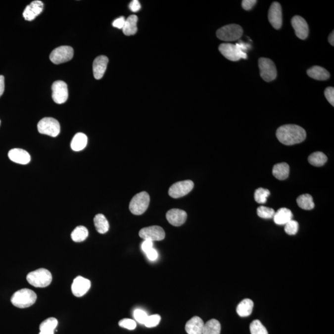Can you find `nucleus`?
Listing matches in <instances>:
<instances>
[{"mask_svg":"<svg viewBox=\"0 0 334 334\" xmlns=\"http://www.w3.org/2000/svg\"><path fill=\"white\" fill-rule=\"evenodd\" d=\"M276 136L280 142L286 145L296 144L305 140L306 133L301 126L286 125L277 129Z\"/></svg>","mask_w":334,"mask_h":334,"instance_id":"nucleus-1","label":"nucleus"},{"mask_svg":"<svg viewBox=\"0 0 334 334\" xmlns=\"http://www.w3.org/2000/svg\"><path fill=\"white\" fill-rule=\"evenodd\" d=\"M37 300V294L31 289L24 288L15 292L12 296L11 301L14 306L18 308H26L33 305Z\"/></svg>","mask_w":334,"mask_h":334,"instance_id":"nucleus-2","label":"nucleus"},{"mask_svg":"<svg viewBox=\"0 0 334 334\" xmlns=\"http://www.w3.org/2000/svg\"><path fill=\"white\" fill-rule=\"evenodd\" d=\"M27 281L32 286L37 288H44L51 283L52 276L48 270L39 269L30 272L27 276Z\"/></svg>","mask_w":334,"mask_h":334,"instance_id":"nucleus-3","label":"nucleus"},{"mask_svg":"<svg viewBox=\"0 0 334 334\" xmlns=\"http://www.w3.org/2000/svg\"><path fill=\"white\" fill-rule=\"evenodd\" d=\"M150 196L147 192H141L133 197L130 203V210L134 215H142L147 209Z\"/></svg>","mask_w":334,"mask_h":334,"instance_id":"nucleus-4","label":"nucleus"},{"mask_svg":"<svg viewBox=\"0 0 334 334\" xmlns=\"http://www.w3.org/2000/svg\"><path fill=\"white\" fill-rule=\"evenodd\" d=\"M242 35V27L238 24H229L221 27L217 31V36L221 41H237Z\"/></svg>","mask_w":334,"mask_h":334,"instance_id":"nucleus-5","label":"nucleus"},{"mask_svg":"<svg viewBox=\"0 0 334 334\" xmlns=\"http://www.w3.org/2000/svg\"><path fill=\"white\" fill-rule=\"evenodd\" d=\"M219 49L225 58L232 61H237L240 59H247V54L239 48V45L224 43L220 45Z\"/></svg>","mask_w":334,"mask_h":334,"instance_id":"nucleus-6","label":"nucleus"},{"mask_svg":"<svg viewBox=\"0 0 334 334\" xmlns=\"http://www.w3.org/2000/svg\"><path fill=\"white\" fill-rule=\"evenodd\" d=\"M39 132L42 135L56 137L60 133V125L56 119L47 117L42 119L37 125Z\"/></svg>","mask_w":334,"mask_h":334,"instance_id":"nucleus-7","label":"nucleus"},{"mask_svg":"<svg viewBox=\"0 0 334 334\" xmlns=\"http://www.w3.org/2000/svg\"><path fill=\"white\" fill-rule=\"evenodd\" d=\"M259 67L260 75L265 81L271 82L277 78L276 66L271 59L266 58H259Z\"/></svg>","mask_w":334,"mask_h":334,"instance_id":"nucleus-8","label":"nucleus"},{"mask_svg":"<svg viewBox=\"0 0 334 334\" xmlns=\"http://www.w3.org/2000/svg\"><path fill=\"white\" fill-rule=\"evenodd\" d=\"M74 50L69 46H61L51 51L49 59L52 63L56 64L65 63L73 58Z\"/></svg>","mask_w":334,"mask_h":334,"instance_id":"nucleus-9","label":"nucleus"},{"mask_svg":"<svg viewBox=\"0 0 334 334\" xmlns=\"http://www.w3.org/2000/svg\"><path fill=\"white\" fill-rule=\"evenodd\" d=\"M194 188V183L191 180H185L175 183L171 186L168 194L173 198H180L191 191Z\"/></svg>","mask_w":334,"mask_h":334,"instance_id":"nucleus-10","label":"nucleus"},{"mask_svg":"<svg viewBox=\"0 0 334 334\" xmlns=\"http://www.w3.org/2000/svg\"><path fill=\"white\" fill-rule=\"evenodd\" d=\"M139 235L143 240L150 241H161L165 239L164 230L159 226H150L143 228L139 233Z\"/></svg>","mask_w":334,"mask_h":334,"instance_id":"nucleus-11","label":"nucleus"},{"mask_svg":"<svg viewBox=\"0 0 334 334\" xmlns=\"http://www.w3.org/2000/svg\"><path fill=\"white\" fill-rule=\"evenodd\" d=\"M52 98L54 102L61 104L66 102L68 98V86L62 81L54 82L51 87Z\"/></svg>","mask_w":334,"mask_h":334,"instance_id":"nucleus-12","label":"nucleus"},{"mask_svg":"<svg viewBox=\"0 0 334 334\" xmlns=\"http://www.w3.org/2000/svg\"><path fill=\"white\" fill-rule=\"evenodd\" d=\"M268 18L270 23L274 29L281 28L282 25V11L281 4L274 2L269 10Z\"/></svg>","mask_w":334,"mask_h":334,"instance_id":"nucleus-13","label":"nucleus"},{"mask_svg":"<svg viewBox=\"0 0 334 334\" xmlns=\"http://www.w3.org/2000/svg\"><path fill=\"white\" fill-rule=\"evenodd\" d=\"M91 286V283L89 280L78 276L74 280L71 286V290L74 296L81 297L87 293Z\"/></svg>","mask_w":334,"mask_h":334,"instance_id":"nucleus-14","label":"nucleus"},{"mask_svg":"<svg viewBox=\"0 0 334 334\" xmlns=\"http://www.w3.org/2000/svg\"><path fill=\"white\" fill-rule=\"evenodd\" d=\"M291 25L295 31L297 37L302 40L306 39L308 37V25L303 17L299 16H294L291 19Z\"/></svg>","mask_w":334,"mask_h":334,"instance_id":"nucleus-15","label":"nucleus"},{"mask_svg":"<svg viewBox=\"0 0 334 334\" xmlns=\"http://www.w3.org/2000/svg\"><path fill=\"white\" fill-rule=\"evenodd\" d=\"M166 218L171 225L175 227H180L185 224L187 219V214L185 210L173 209L168 210L166 214Z\"/></svg>","mask_w":334,"mask_h":334,"instance_id":"nucleus-16","label":"nucleus"},{"mask_svg":"<svg viewBox=\"0 0 334 334\" xmlns=\"http://www.w3.org/2000/svg\"><path fill=\"white\" fill-rule=\"evenodd\" d=\"M44 3L36 0L27 6L23 12V16L26 21H31L43 11Z\"/></svg>","mask_w":334,"mask_h":334,"instance_id":"nucleus-17","label":"nucleus"},{"mask_svg":"<svg viewBox=\"0 0 334 334\" xmlns=\"http://www.w3.org/2000/svg\"><path fill=\"white\" fill-rule=\"evenodd\" d=\"M8 157L12 162L21 165L27 164L31 159L29 153L22 148H12L10 150Z\"/></svg>","mask_w":334,"mask_h":334,"instance_id":"nucleus-18","label":"nucleus"},{"mask_svg":"<svg viewBox=\"0 0 334 334\" xmlns=\"http://www.w3.org/2000/svg\"><path fill=\"white\" fill-rule=\"evenodd\" d=\"M108 63V58L105 56H99L94 59L93 63V73L94 78L100 79L105 73Z\"/></svg>","mask_w":334,"mask_h":334,"instance_id":"nucleus-19","label":"nucleus"},{"mask_svg":"<svg viewBox=\"0 0 334 334\" xmlns=\"http://www.w3.org/2000/svg\"><path fill=\"white\" fill-rule=\"evenodd\" d=\"M204 323L199 317H193L186 324L185 329L188 334H202Z\"/></svg>","mask_w":334,"mask_h":334,"instance_id":"nucleus-20","label":"nucleus"},{"mask_svg":"<svg viewBox=\"0 0 334 334\" xmlns=\"http://www.w3.org/2000/svg\"><path fill=\"white\" fill-rule=\"evenodd\" d=\"M293 218V214L290 210L287 208H281L275 212L274 221L277 225H285L290 221Z\"/></svg>","mask_w":334,"mask_h":334,"instance_id":"nucleus-21","label":"nucleus"},{"mask_svg":"<svg viewBox=\"0 0 334 334\" xmlns=\"http://www.w3.org/2000/svg\"><path fill=\"white\" fill-rule=\"evenodd\" d=\"M307 74L310 78L318 81H325L330 78V74L323 67L314 66L307 71Z\"/></svg>","mask_w":334,"mask_h":334,"instance_id":"nucleus-22","label":"nucleus"},{"mask_svg":"<svg viewBox=\"0 0 334 334\" xmlns=\"http://www.w3.org/2000/svg\"><path fill=\"white\" fill-rule=\"evenodd\" d=\"M138 17L136 15H131L126 19L125 25L123 27L124 34L127 36H133L138 31L137 23Z\"/></svg>","mask_w":334,"mask_h":334,"instance_id":"nucleus-23","label":"nucleus"},{"mask_svg":"<svg viewBox=\"0 0 334 334\" xmlns=\"http://www.w3.org/2000/svg\"><path fill=\"white\" fill-rule=\"evenodd\" d=\"M88 144V137L85 134L79 133L74 136L71 143L72 150L79 152L83 150Z\"/></svg>","mask_w":334,"mask_h":334,"instance_id":"nucleus-24","label":"nucleus"},{"mask_svg":"<svg viewBox=\"0 0 334 334\" xmlns=\"http://www.w3.org/2000/svg\"><path fill=\"white\" fill-rule=\"evenodd\" d=\"M289 167L286 163H280L275 165L272 169V174L279 180H285L288 177Z\"/></svg>","mask_w":334,"mask_h":334,"instance_id":"nucleus-25","label":"nucleus"},{"mask_svg":"<svg viewBox=\"0 0 334 334\" xmlns=\"http://www.w3.org/2000/svg\"><path fill=\"white\" fill-rule=\"evenodd\" d=\"M253 306L254 303L251 299H244L237 306V313L240 317L249 316L252 313Z\"/></svg>","mask_w":334,"mask_h":334,"instance_id":"nucleus-26","label":"nucleus"},{"mask_svg":"<svg viewBox=\"0 0 334 334\" xmlns=\"http://www.w3.org/2000/svg\"><path fill=\"white\" fill-rule=\"evenodd\" d=\"M95 229L99 234H106L109 230V223L103 214L96 215L94 219Z\"/></svg>","mask_w":334,"mask_h":334,"instance_id":"nucleus-27","label":"nucleus"},{"mask_svg":"<svg viewBox=\"0 0 334 334\" xmlns=\"http://www.w3.org/2000/svg\"><path fill=\"white\" fill-rule=\"evenodd\" d=\"M296 202L302 209L310 210L313 209L314 207L313 197L310 194H305L299 195L297 198Z\"/></svg>","mask_w":334,"mask_h":334,"instance_id":"nucleus-28","label":"nucleus"},{"mask_svg":"<svg viewBox=\"0 0 334 334\" xmlns=\"http://www.w3.org/2000/svg\"><path fill=\"white\" fill-rule=\"evenodd\" d=\"M221 325L216 319H210L204 324L202 334H220Z\"/></svg>","mask_w":334,"mask_h":334,"instance_id":"nucleus-29","label":"nucleus"},{"mask_svg":"<svg viewBox=\"0 0 334 334\" xmlns=\"http://www.w3.org/2000/svg\"><path fill=\"white\" fill-rule=\"evenodd\" d=\"M328 161V157L323 152H315L308 157V162L314 167H322Z\"/></svg>","mask_w":334,"mask_h":334,"instance_id":"nucleus-30","label":"nucleus"},{"mask_svg":"<svg viewBox=\"0 0 334 334\" xmlns=\"http://www.w3.org/2000/svg\"><path fill=\"white\" fill-rule=\"evenodd\" d=\"M88 235V230L85 227L78 226L71 233V239L74 242H82L86 239Z\"/></svg>","mask_w":334,"mask_h":334,"instance_id":"nucleus-31","label":"nucleus"},{"mask_svg":"<svg viewBox=\"0 0 334 334\" xmlns=\"http://www.w3.org/2000/svg\"><path fill=\"white\" fill-rule=\"evenodd\" d=\"M58 326V321L54 318H49L42 322L40 325L41 331H53Z\"/></svg>","mask_w":334,"mask_h":334,"instance_id":"nucleus-32","label":"nucleus"},{"mask_svg":"<svg viewBox=\"0 0 334 334\" xmlns=\"http://www.w3.org/2000/svg\"><path fill=\"white\" fill-rule=\"evenodd\" d=\"M270 191L268 190L260 188L256 190L254 193V199L259 204H264L267 201V197L269 196Z\"/></svg>","mask_w":334,"mask_h":334,"instance_id":"nucleus-33","label":"nucleus"},{"mask_svg":"<svg viewBox=\"0 0 334 334\" xmlns=\"http://www.w3.org/2000/svg\"><path fill=\"white\" fill-rule=\"evenodd\" d=\"M249 328L251 334H269L266 328L259 320L252 321Z\"/></svg>","mask_w":334,"mask_h":334,"instance_id":"nucleus-34","label":"nucleus"},{"mask_svg":"<svg viewBox=\"0 0 334 334\" xmlns=\"http://www.w3.org/2000/svg\"><path fill=\"white\" fill-rule=\"evenodd\" d=\"M275 210L272 208L260 206L257 209V214L262 219H269L274 217Z\"/></svg>","mask_w":334,"mask_h":334,"instance_id":"nucleus-35","label":"nucleus"},{"mask_svg":"<svg viewBox=\"0 0 334 334\" xmlns=\"http://www.w3.org/2000/svg\"><path fill=\"white\" fill-rule=\"evenodd\" d=\"M299 228L298 223L294 220H291L285 225V231L289 235H294L298 232Z\"/></svg>","mask_w":334,"mask_h":334,"instance_id":"nucleus-36","label":"nucleus"},{"mask_svg":"<svg viewBox=\"0 0 334 334\" xmlns=\"http://www.w3.org/2000/svg\"><path fill=\"white\" fill-rule=\"evenodd\" d=\"M161 317L158 314H153V315L148 316L147 319L144 323V325L147 328H154L159 324Z\"/></svg>","mask_w":334,"mask_h":334,"instance_id":"nucleus-37","label":"nucleus"},{"mask_svg":"<svg viewBox=\"0 0 334 334\" xmlns=\"http://www.w3.org/2000/svg\"><path fill=\"white\" fill-rule=\"evenodd\" d=\"M118 324L121 328L127 329L128 330H134L136 328V322L130 319H123L119 322Z\"/></svg>","mask_w":334,"mask_h":334,"instance_id":"nucleus-38","label":"nucleus"},{"mask_svg":"<svg viewBox=\"0 0 334 334\" xmlns=\"http://www.w3.org/2000/svg\"><path fill=\"white\" fill-rule=\"evenodd\" d=\"M134 317L139 323L144 324L146 319L147 318V314L141 309H136L134 312Z\"/></svg>","mask_w":334,"mask_h":334,"instance_id":"nucleus-39","label":"nucleus"},{"mask_svg":"<svg viewBox=\"0 0 334 334\" xmlns=\"http://www.w3.org/2000/svg\"><path fill=\"white\" fill-rule=\"evenodd\" d=\"M324 95H325L327 100L333 106H334V88L333 87H329L326 88L324 91Z\"/></svg>","mask_w":334,"mask_h":334,"instance_id":"nucleus-40","label":"nucleus"},{"mask_svg":"<svg viewBox=\"0 0 334 334\" xmlns=\"http://www.w3.org/2000/svg\"><path fill=\"white\" fill-rule=\"evenodd\" d=\"M257 1L256 0H243L242 1V7L244 10L249 11L256 4Z\"/></svg>","mask_w":334,"mask_h":334,"instance_id":"nucleus-41","label":"nucleus"},{"mask_svg":"<svg viewBox=\"0 0 334 334\" xmlns=\"http://www.w3.org/2000/svg\"><path fill=\"white\" fill-rule=\"evenodd\" d=\"M126 19L124 17H120L117 18L113 22L112 25L113 27L118 29H123L124 25H125Z\"/></svg>","mask_w":334,"mask_h":334,"instance_id":"nucleus-42","label":"nucleus"},{"mask_svg":"<svg viewBox=\"0 0 334 334\" xmlns=\"http://www.w3.org/2000/svg\"><path fill=\"white\" fill-rule=\"evenodd\" d=\"M129 7H130L131 11L136 12L140 11L141 9V4L140 1H138V0H133V1L130 2Z\"/></svg>","mask_w":334,"mask_h":334,"instance_id":"nucleus-43","label":"nucleus"},{"mask_svg":"<svg viewBox=\"0 0 334 334\" xmlns=\"http://www.w3.org/2000/svg\"><path fill=\"white\" fill-rule=\"evenodd\" d=\"M146 255L148 257V259L150 260V261H155L158 257V252L154 248L150 249L148 250L147 252H145Z\"/></svg>","mask_w":334,"mask_h":334,"instance_id":"nucleus-44","label":"nucleus"},{"mask_svg":"<svg viewBox=\"0 0 334 334\" xmlns=\"http://www.w3.org/2000/svg\"><path fill=\"white\" fill-rule=\"evenodd\" d=\"M153 247V241H150V240H144V241L143 242L142 244V249L143 251L147 252L148 250L152 249Z\"/></svg>","mask_w":334,"mask_h":334,"instance_id":"nucleus-45","label":"nucleus"},{"mask_svg":"<svg viewBox=\"0 0 334 334\" xmlns=\"http://www.w3.org/2000/svg\"><path fill=\"white\" fill-rule=\"evenodd\" d=\"M4 91V78L3 76H0V96L2 95Z\"/></svg>","mask_w":334,"mask_h":334,"instance_id":"nucleus-46","label":"nucleus"},{"mask_svg":"<svg viewBox=\"0 0 334 334\" xmlns=\"http://www.w3.org/2000/svg\"><path fill=\"white\" fill-rule=\"evenodd\" d=\"M329 42L331 44V46H334V32L333 31L331 32V34L329 36Z\"/></svg>","mask_w":334,"mask_h":334,"instance_id":"nucleus-47","label":"nucleus"},{"mask_svg":"<svg viewBox=\"0 0 334 334\" xmlns=\"http://www.w3.org/2000/svg\"><path fill=\"white\" fill-rule=\"evenodd\" d=\"M39 334H54L53 331H41Z\"/></svg>","mask_w":334,"mask_h":334,"instance_id":"nucleus-48","label":"nucleus"},{"mask_svg":"<svg viewBox=\"0 0 334 334\" xmlns=\"http://www.w3.org/2000/svg\"><path fill=\"white\" fill-rule=\"evenodd\" d=\"M0 124H1V121H0Z\"/></svg>","mask_w":334,"mask_h":334,"instance_id":"nucleus-49","label":"nucleus"}]
</instances>
